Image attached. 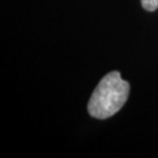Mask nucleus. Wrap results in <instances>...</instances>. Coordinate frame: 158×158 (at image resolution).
<instances>
[{
    "label": "nucleus",
    "instance_id": "f03ea898",
    "mask_svg": "<svg viewBox=\"0 0 158 158\" xmlns=\"http://www.w3.org/2000/svg\"><path fill=\"white\" fill-rule=\"evenodd\" d=\"M142 7L147 11H155L158 8V0H141Z\"/></svg>",
    "mask_w": 158,
    "mask_h": 158
},
{
    "label": "nucleus",
    "instance_id": "f257e3e1",
    "mask_svg": "<svg viewBox=\"0 0 158 158\" xmlns=\"http://www.w3.org/2000/svg\"><path fill=\"white\" fill-rule=\"evenodd\" d=\"M129 94V83L121 78L118 71L105 75L94 88L87 104L91 117L107 119L116 114L126 103Z\"/></svg>",
    "mask_w": 158,
    "mask_h": 158
}]
</instances>
